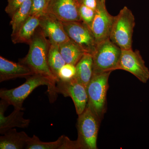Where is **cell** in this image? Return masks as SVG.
Returning a JSON list of instances; mask_svg holds the SVG:
<instances>
[{
  "label": "cell",
  "mask_w": 149,
  "mask_h": 149,
  "mask_svg": "<svg viewBox=\"0 0 149 149\" xmlns=\"http://www.w3.org/2000/svg\"><path fill=\"white\" fill-rule=\"evenodd\" d=\"M23 84L15 88L6 90L1 89L0 97L9 105H13L14 109L23 110V102L35 89L41 85L48 87L49 98L53 102L56 98V84L47 77L38 74H34L26 78Z\"/></svg>",
  "instance_id": "6da1fadb"
},
{
  "label": "cell",
  "mask_w": 149,
  "mask_h": 149,
  "mask_svg": "<svg viewBox=\"0 0 149 149\" xmlns=\"http://www.w3.org/2000/svg\"><path fill=\"white\" fill-rule=\"evenodd\" d=\"M37 31L29 44L28 54L19 62L29 67L35 74L43 75L56 84L59 80L52 72L48 64L50 43L40 29Z\"/></svg>",
  "instance_id": "7a4b0ae2"
},
{
  "label": "cell",
  "mask_w": 149,
  "mask_h": 149,
  "mask_svg": "<svg viewBox=\"0 0 149 149\" xmlns=\"http://www.w3.org/2000/svg\"><path fill=\"white\" fill-rule=\"evenodd\" d=\"M135 24V17L132 11L127 7H124L118 14L115 16L110 40L121 50L132 49Z\"/></svg>",
  "instance_id": "3957f363"
},
{
  "label": "cell",
  "mask_w": 149,
  "mask_h": 149,
  "mask_svg": "<svg viewBox=\"0 0 149 149\" xmlns=\"http://www.w3.org/2000/svg\"><path fill=\"white\" fill-rule=\"evenodd\" d=\"M101 120L87 105L84 111L78 115L77 141L81 149H97V141Z\"/></svg>",
  "instance_id": "277c9868"
},
{
  "label": "cell",
  "mask_w": 149,
  "mask_h": 149,
  "mask_svg": "<svg viewBox=\"0 0 149 149\" xmlns=\"http://www.w3.org/2000/svg\"><path fill=\"white\" fill-rule=\"evenodd\" d=\"M111 72L93 74L87 87L88 105L102 120L107 111V95L109 78Z\"/></svg>",
  "instance_id": "5b68a950"
},
{
  "label": "cell",
  "mask_w": 149,
  "mask_h": 149,
  "mask_svg": "<svg viewBox=\"0 0 149 149\" xmlns=\"http://www.w3.org/2000/svg\"><path fill=\"white\" fill-rule=\"evenodd\" d=\"M121 51L109 38L98 43L93 55V74L117 70Z\"/></svg>",
  "instance_id": "8992f818"
},
{
  "label": "cell",
  "mask_w": 149,
  "mask_h": 149,
  "mask_svg": "<svg viewBox=\"0 0 149 149\" xmlns=\"http://www.w3.org/2000/svg\"><path fill=\"white\" fill-rule=\"evenodd\" d=\"M63 24L70 39L79 45L86 53L93 56L98 44L91 28L82 21L63 22Z\"/></svg>",
  "instance_id": "52a82bcc"
},
{
  "label": "cell",
  "mask_w": 149,
  "mask_h": 149,
  "mask_svg": "<svg viewBox=\"0 0 149 149\" xmlns=\"http://www.w3.org/2000/svg\"><path fill=\"white\" fill-rule=\"evenodd\" d=\"M118 69L130 72L142 83H146L149 80V70L139 50H122Z\"/></svg>",
  "instance_id": "ba28073f"
},
{
  "label": "cell",
  "mask_w": 149,
  "mask_h": 149,
  "mask_svg": "<svg viewBox=\"0 0 149 149\" xmlns=\"http://www.w3.org/2000/svg\"><path fill=\"white\" fill-rule=\"evenodd\" d=\"M56 92L72 99L78 115L86 109L88 103L87 88L75 78L68 81L59 80L56 84Z\"/></svg>",
  "instance_id": "9c48e42d"
},
{
  "label": "cell",
  "mask_w": 149,
  "mask_h": 149,
  "mask_svg": "<svg viewBox=\"0 0 149 149\" xmlns=\"http://www.w3.org/2000/svg\"><path fill=\"white\" fill-rule=\"evenodd\" d=\"M46 13L50 14L62 22L82 21L77 0H50Z\"/></svg>",
  "instance_id": "30bf717a"
},
{
  "label": "cell",
  "mask_w": 149,
  "mask_h": 149,
  "mask_svg": "<svg viewBox=\"0 0 149 149\" xmlns=\"http://www.w3.org/2000/svg\"><path fill=\"white\" fill-rule=\"evenodd\" d=\"M40 18L39 27L50 44L59 45L70 40L65 31L63 22L55 17L45 13Z\"/></svg>",
  "instance_id": "8fae6325"
},
{
  "label": "cell",
  "mask_w": 149,
  "mask_h": 149,
  "mask_svg": "<svg viewBox=\"0 0 149 149\" xmlns=\"http://www.w3.org/2000/svg\"><path fill=\"white\" fill-rule=\"evenodd\" d=\"M114 18L107 10L105 4L99 1L91 27L97 44L109 39Z\"/></svg>",
  "instance_id": "7c38bea8"
},
{
  "label": "cell",
  "mask_w": 149,
  "mask_h": 149,
  "mask_svg": "<svg viewBox=\"0 0 149 149\" xmlns=\"http://www.w3.org/2000/svg\"><path fill=\"white\" fill-rule=\"evenodd\" d=\"M9 105L6 101L2 99L0 103V133L2 135L15 127L27 128L30 123V120L23 118L24 112L22 110L14 109L8 116H5V112Z\"/></svg>",
  "instance_id": "4fadbf2b"
},
{
  "label": "cell",
  "mask_w": 149,
  "mask_h": 149,
  "mask_svg": "<svg viewBox=\"0 0 149 149\" xmlns=\"http://www.w3.org/2000/svg\"><path fill=\"white\" fill-rule=\"evenodd\" d=\"M34 74L35 72L25 65L0 56V82L19 77L26 78Z\"/></svg>",
  "instance_id": "5bb4252c"
},
{
  "label": "cell",
  "mask_w": 149,
  "mask_h": 149,
  "mask_svg": "<svg viewBox=\"0 0 149 149\" xmlns=\"http://www.w3.org/2000/svg\"><path fill=\"white\" fill-rule=\"evenodd\" d=\"M77 141H72L64 135L57 141L45 142L41 141L38 137L33 135L27 142L26 149H79Z\"/></svg>",
  "instance_id": "9a60e30c"
},
{
  "label": "cell",
  "mask_w": 149,
  "mask_h": 149,
  "mask_svg": "<svg viewBox=\"0 0 149 149\" xmlns=\"http://www.w3.org/2000/svg\"><path fill=\"white\" fill-rule=\"evenodd\" d=\"M40 24V17L29 16L17 31L11 34L12 42L14 44L26 43L29 45Z\"/></svg>",
  "instance_id": "2e32d148"
},
{
  "label": "cell",
  "mask_w": 149,
  "mask_h": 149,
  "mask_svg": "<svg viewBox=\"0 0 149 149\" xmlns=\"http://www.w3.org/2000/svg\"><path fill=\"white\" fill-rule=\"evenodd\" d=\"M30 138L24 131L18 132L15 128H12L0 137V149H26Z\"/></svg>",
  "instance_id": "e0dca14e"
},
{
  "label": "cell",
  "mask_w": 149,
  "mask_h": 149,
  "mask_svg": "<svg viewBox=\"0 0 149 149\" xmlns=\"http://www.w3.org/2000/svg\"><path fill=\"white\" fill-rule=\"evenodd\" d=\"M75 67L76 72L74 78L87 88L93 75V56L85 54Z\"/></svg>",
  "instance_id": "ac0fdd59"
},
{
  "label": "cell",
  "mask_w": 149,
  "mask_h": 149,
  "mask_svg": "<svg viewBox=\"0 0 149 149\" xmlns=\"http://www.w3.org/2000/svg\"><path fill=\"white\" fill-rule=\"evenodd\" d=\"M59 48L66 63L75 65L86 54L79 45L71 40L59 45Z\"/></svg>",
  "instance_id": "d6986e66"
},
{
  "label": "cell",
  "mask_w": 149,
  "mask_h": 149,
  "mask_svg": "<svg viewBox=\"0 0 149 149\" xmlns=\"http://www.w3.org/2000/svg\"><path fill=\"white\" fill-rule=\"evenodd\" d=\"M48 62L51 71L58 79L59 71L66 64L61 53L58 45L50 44L48 53Z\"/></svg>",
  "instance_id": "ffe728a7"
},
{
  "label": "cell",
  "mask_w": 149,
  "mask_h": 149,
  "mask_svg": "<svg viewBox=\"0 0 149 149\" xmlns=\"http://www.w3.org/2000/svg\"><path fill=\"white\" fill-rule=\"evenodd\" d=\"M32 0H26L11 17L10 25L12 29V34L16 32L29 16Z\"/></svg>",
  "instance_id": "44dd1931"
},
{
  "label": "cell",
  "mask_w": 149,
  "mask_h": 149,
  "mask_svg": "<svg viewBox=\"0 0 149 149\" xmlns=\"http://www.w3.org/2000/svg\"><path fill=\"white\" fill-rule=\"evenodd\" d=\"M78 10L81 20L91 28L94 17L95 15L96 10L82 4H78Z\"/></svg>",
  "instance_id": "7402d4cb"
},
{
  "label": "cell",
  "mask_w": 149,
  "mask_h": 149,
  "mask_svg": "<svg viewBox=\"0 0 149 149\" xmlns=\"http://www.w3.org/2000/svg\"><path fill=\"white\" fill-rule=\"evenodd\" d=\"M76 72L75 65L66 63L59 71L58 79L63 81H69L75 77Z\"/></svg>",
  "instance_id": "603a6c76"
},
{
  "label": "cell",
  "mask_w": 149,
  "mask_h": 149,
  "mask_svg": "<svg viewBox=\"0 0 149 149\" xmlns=\"http://www.w3.org/2000/svg\"><path fill=\"white\" fill-rule=\"evenodd\" d=\"M47 6L46 0H32L29 16L40 17L46 13Z\"/></svg>",
  "instance_id": "cb8c5ba5"
},
{
  "label": "cell",
  "mask_w": 149,
  "mask_h": 149,
  "mask_svg": "<svg viewBox=\"0 0 149 149\" xmlns=\"http://www.w3.org/2000/svg\"><path fill=\"white\" fill-rule=\"evenodd\" d=\"M26 0H8V5L6 7V13L11 17Z\"/></svg>",
  "instance_id": "d4e9b609"
},
{
  "label": "cell",
  "mask_w": 149,
  "mask_h": 149,
  "mask_svg": "<svg viewBox=\"0 0 149 149\" xmlns=\"http://www.w3.org/2000/svg\"><path fill=\"white\" fill-rule=\"evenodd\" d=\"M78 4H82L96 10L99 3V0H77Z\"/></svg>",
  "instance_id": "484cf974"
},
{
  "label": "cell",
  "mask_w": 149,
  "mask_h": 149,
  "mask_svg": "<svg viewBox=\"0 0 149 149\" xmlns=\"http://www.w3.org/2000/svg\"><path fill=\"white\" fill-rule=\"evenodd\" d=\"M99 1L101 3H103L105 4L106 0H99Z\"/></svg>",
  "instance_id": "4316f807"
},
{
  "label": "cell",
  "mask_w": 149,
  "mask_h": 149,
  "mask_svg": "<svg viewBox=\"0 0 149 149\" xmlns=\"http://www.w3.org/2000/svg\"><path fill=\"white\" fill-rule=\"evenodd\" d=\"M46 1H47V3L48 5V3L49 2V1L50 0H46Z\"/></svg>",
  "instance_id": "83f0119b"
}]
</instances>
